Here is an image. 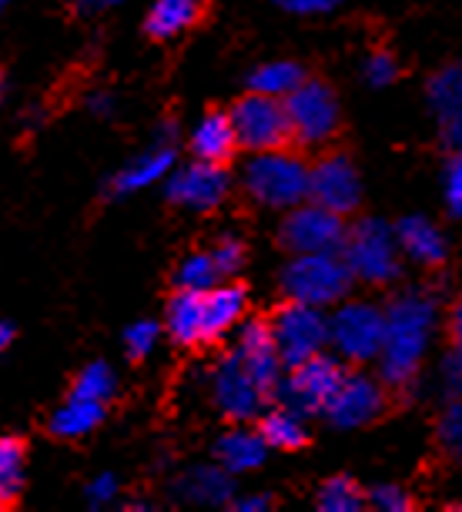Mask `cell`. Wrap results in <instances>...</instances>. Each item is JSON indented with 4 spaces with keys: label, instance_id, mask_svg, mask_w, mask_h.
Segmentation results:
<instances>
[{
    "label": "cell",
    "instance_id": "4dcf8cb0",
    "mask_svg": "<svg viewBox=\"0 0 462 512\" xmlns=\"http://www.w3.org/2000/svg\"><path fill=\"white\" fill-rule=\"evenodd\" d=\"M188 492L195 499L221 502V499H228V482H225V476H218V472H195L188 482Z\"/></svg>",
    "mask_w": 462,
    "mask_h": 512
},
{
    "label": "cell",
    "instance_id": "f546056e",
    "mask_svg": "<svg viewBox=\"0 0 462 512\" xmlns=\"http://www.w3.org/2000/svg\"><path fill=\"white\" fill-rule=\"evenodd\" d=\"M27 442L24 439H0V482H21V462H24Z\"/></svg>",
    "mask_w": 462,
    "mask_h": 512
},
{
    "label": "cell",
    "instance_id": "83f0119b",
    "mask_svg": "<svg viewBox=\"0 0 462 512\" xmlns=\"http://www.w3.org/2000/svg\"><path fill=\"white\" fill-rule=\"evenodd\" d=\"M218 268L211 262V255H195L178 268V288H191V292H205L215 285Z\"/></svg>",
    "mask_w": 462,
    "mask_h": 512
},
{
    "label": "cell",
    "instance_id": "7c38bea8",
    "mask_svg": "<svg viewBox=\"0 0 462 512\" xmlns=\"http://www.w3.org/2000/svg\"><path fill=\"white\" fill-rule=\"evenodd\" d=\"M382 409H385L382 385H375L372 379H365V375H342L339 389L325 402V412H329V419L339 425V429H355V425L379 419Z\"/></svg>",
    "mask_w": 462,
    "mask_h": 512
},
{
    "label": "cell",
    "instance_id": "7402d4cb",
    "mask_svg": "<svg viewBox=\"0 0 462 512\" xmlns=\"http://www.w3.org/2000/svg\"><path fill=\"white\" fill-rule=\"evenodd\" d=\"M262 459H265V442L262 436H252V432H231V436L218 442V462L231 472L255 469Z\"/></svg>",
    "mask_w": 462,
    "mask_h": 512
},
{
    "label": "cell",
    "instance_id": "74e56055",
    "mask_svg": "<svg viewBox=\"0 0 462 512\" xmlns=\"http://www.w3.org/2000/svg\"><path fill=\"white\" fill-rule=\"evenodd\" d=\"M456 425H459V405L446 415V425H442V429H446V439L452 442V449L459 446V429H456Z\"/></svg>",
    "mask_w": 462,
    "mask_h": 512
},
{
    "label": "cell",
    "instance_id": "1f68e13d",
    "mask_svg": "<svg viewBox=\"0 0 462 512\" xmlns=\"http://www.w3.org/2000/svg\"><path fill=\"white\" fill-rule=\"evenodd\" d=\"M211 262H215L218 268V275H231V272H238L245 262V248H242V241L238 238H225L221 245L215 248V255H211Z\"/></svg>",
    "mask_w": 462,
    "mask_h": 512
},
{
    "label": "cell",
    "instance_id": "6da1fadb",
    "mask_svg": "<svg viewBox=\"0 0 462 512\" xmlns=\"http://www.w3.org/2000/svg\"><path fill=\"white\" fill-rule=\"evenodd\" d=\"M382 318V375L389 385L406 389L416 379V369L422 362V349H426V335L432 325V305L422 295H406Z\"/></svg>",
    "mask_w": 462,
    "mask_h": 512
},
{
    "label": "cell",
    "instance_id": "60d3db41",
    "mask_svg": "<svg viewBox=\"0 0 462 512\" xmlns=\"http://www.w3.org/2000/svg\"><path fill=\"white\" fill-rule=\"evenodd\" d=\"M101 496H111V479H101V486L94 489V499H101Z\"/></svg>",
    "mask_w": 462,
    "mask_h": 512
},
{
    "label": "cell",
    "instance_id": "484cf974",
    "mask_svg": "<svg viewBox=\"0 0 462 512\" xmlns=\"http://www.w3.org/2000/svg\"><path fill=\"white\" fill-rule=\"evenodd\" d=\"M114 392V379H111V369L108 365H91L77 375V382L71 385V399H81V402H104L108 395Z\"/></svg>",
    "mask_w": 462,
    "mask_h": 512
},
{
    "label": "cell",
    "instance_id": "ac0fdd59",
    "mask_svg": "<svg viewBox=\"0 0 462 512\" xmlns=\"http://www.w3.org/2000/svg\"><path fill=\"white\" fill-rule=\"evenodd\" d=\"M235 148H238L235 128H231L228 114H221V111H211L208 118L201 121V128L195 131V138H191V151H195L201 161L221 164V168L231 161Z\"/></svg>",
    "mask_w": 462,
    "mask_h": 512
},
{
    "label": "cell",
    "instance_id": "e575fe53",
    "mask_svg": "<svg viewBox=\"0 0 462 512\" xmlns=\"http://www.w3.org/2000/svg\"><path fill=\"white\" fill-rule=\"evenodd\" d=\"M396 74H399V64L392 54H372V61L365 64V77H369L372 84H389Z\"/></svg>",
    "mask_w": 462,
    "mask_h": 512
},
{
    "label": "cell",
    "instance_id": "44dd1931",
    "mask_svg": "<svg viewBox=\"0 0 462 512\" xmlns=\"http://www.w3.org/2000/svg\"><path fill=\"white\" fill-rule=\"evenodd\" d=\"M101 402H81V399H71V405H64L61 412L54 415L47 432L57 439H77V436H88L94 425L101 422Z\"/></svg>",
    "mask_w": 462,
    "mask_h": 512
},
{
    "label": "cell",
    "instance_id": "4316f807",
    "mask_svg": "<svg viewBox=\"0 0 462 512\" xmlns=\"http://www.w3.org/2000/svg\"><path fill=\"white\" fill-rule=\"evenodd\" d=\"M168 164H171V151H154L148 154L144 161L138 164H131L124 175H118V181H114V188L118 191H131V188H141V185H148V181H154L158 175H165L168 171Z\"/></svg>",
    "mask_w": 462,
    "mask_h": 512
},
{
    "label": "cell",
    "instance_id": "603a6c76",
    "mask_svg": "<svg viewBox=\"0 0 462 512\" xmlns=\"http://www.w3.org/2000/svg\"><path fill=\"white\" fill-rule=\"evenodd\" d=\"M258 436H262L265 446L282 449V452H292V449L308 446L305 429L292 419V415H285V412H272V415H265L262 425H258Z\"/></svg>",
    "mask_w": 462,
    "mask_h": 512
},
{
    "label": "cell",
    "instance_id": "ba28073f",
    "mask_svg": "<svg viewBox=\"0 0 462 512\" xmlns=\"http://www.w3.org/2000/svg\"><path fill=\"white\" fill-rule=\"evenodd\" d=\"M308 195L315 198L319 208H329L335 215H349L359 208L362 201V185L355 175V164L349 154L332 151L308 171Z\"/></svg>",
    "mask_w": 462,
    "mask_h": 512
},
{
    "label": "cell",
    "instance_id": "cb8c5ba5",
    "mask_svg": "<svg viewBox=\"0 0 462 512\" xmlns=\"http://www.w3.org/2000/svg\"><path fill=\"white\" fill-rule=\"evenodd\" d=\"M365 502L369 499H365V492L359 489V482L345 479V476L329 479L319 492L322 512H359V509H365Z\"/></svg>",
    "mask_w": 462,
    "mask_h": 512
},
{
    "label": "cell",
    "instance_id": "30bf717a",
    "mask_svg": "<svg viewBox=\"0 0 462 512\" xmlns=\"http://www.w3.org/2000/svg\"><path fill=\"white\" fill-rule=\"evenodd\" d=\"M342 375L345 372L339 369V362L315 352V355H308L305 362L292 365V379H288L282 392L298 412H319L325 409V402L332 399V392L339 389Z\"/></svg>",
    "mask_w": 462,
    "mask_h": 512
},
{
    "label": "cell",
    "instance_id": "9c48e42d",
    "mask_svg": "<svg viewBox=\"0 0 462 512\" xmlns=\"http://www.w3.org/2000/svg\"><path fill=\"white\" fill-rule=\"evenodd\" d=\"M282 248L295 251V255H312V251H339L345 245V228L335 211L329 208H298L285 218L282 231H278Z\"/></svg>",
    "mask_w": 462,
    "mask_h": 512
},
{
    "label": "cell",
    "instance_id": "f1b7e54d",
    "mask_svg": "<svg viewBox=\"0 0 462 512\" xmlns=\"http://www.w3.org/2000/svg\"><path fill=\"white\" fill-rule=\"evenodd\" d=\"M432 104H436L446 118L456 121V114H459V67H449V71H442L436 81H432Z\"/></svg>",
    "mask_w": 462,
    "mask_h": 512
},
{
    "label": "cell",
    "instance_id": "836d02e7",
    "mask_svg": "<svg viewBox=\"0 0 462 512\" xmlns=\"http://www.w3.org/2000/svg\"><path fill=\"white\" fill-rule=\"evenodd\" d=\"M154 338H158V325H154V322L134 325L131 332H128V355H131V359H144Z\"/></svg>",
    "mask_w": 462,
    "mask_h": 512
},
{
    "label": "cell",
    "instance_id": "52a82bcc",
    "mask_svg": "<svg viewBox=\"0 0 462 512\" xmlns=\"http://www.w3.org/2000/svg\"><path fill=\"white\" fill-rule=\"evenodd\" d=\"M342 248L349 251V268L355 275H362L365 282L385 285L399 275L396 241H392L389 225H382V221H362V225H355Z\"/></svg>",
    "mask_w": 462,
    "mask_h": 512
},
{
    "label": "cell",
    "instance_id": "8992f818",
    "mask_svg": "<svg viewBox=\"0 0 462 512\" xmlns=\"http://www.w3.org/2000/svg\"><path fill=\"white\" fill-rule=\"evenodd\" d=\"M292 98L285 101L288 121L295 128L298 144H319L329 141L339 131V101L329 84L322 81H302L295 91H288Z\"/></svg>",
    "mask_w": 462,
    "mask_h": 512
},
{
    "label": "cell",
    "instance_id": "ffe728a7",
    "mask_svg": "<svg viewBox=\"0 0 462 512\" xmlns=\"http://www.w3.org/2000/svg\"><path fill=\"white\" fill-rule=\"evenodd\" d=\"M399 241L406 245V251L412 258H419L422 265H439L446 258V241L429 221L422 218H406L399 225Z\"/></svg>",
    "mask_w": 462,
    "mask_h": 512
},
{
    "label": "cell",
    "instance_id": "d590c367",
    "mask_svg": "<svg viewBox=\"0 0 462 512\" xmlns=\"http://www.w3.org/2000/svg\"><path fill=\"white\" fill-rule=\"evenodd\" d=\"M339 0H282V7H292V11H329Z\"/></svg>",
    "mask_w": 462,
    "mask_h": 512
},
{
    "label": "cell",
    "instance_id": "ab89813d",
    "mask_svg": "<svg viewBox=\"0 0 462 512\" xmlns=\"http://www.w3.org/2000/svg\"><path fill=\"white\" fill-rule=\"evenodd\" d=\"M14 338V328L11 325H0V349H7V342Z\"/></svg>",
    "mask_w": 462,
    "mask_h": 512
},
{
    "label": "cell",
    "instance_id": "5b68a950",
    "mask_svg": "<svg viewBox=\"0 0 462 512\" xmlns=\"http://www.w3.org/2000/svg\"><path fill=\"white\" fill-rule=\"evenodd\" d=\"M268 325H272L278 362H285V365L305 362L308 355L319 352L325 345V338H329L325 318L315 312L312 305L295 302V298H288L285 305H278L272 318H268Z\"/></svg>",
    "mask_w": 462,
    "mask_h": 512
},
{
    "label": "cell",
    "instance_id": "277c9868",
    "mask_svg": "<svg viewBox=\"0 0 462 512\" xmlns=\"http://www.w3.org/2000/svg\"><path fill=\"white\" fill-rule=\"evenodd\" d=\"M245 185L262 205L292 208L308 195V168L292 151H262L248 164Z\"/></svg>",
    "mask_w": 462,
    "mask_h": 512
},
{
    "label": "cell",
    "instance_id": "e0dca14e",
    "mask_svg": "<svg viewBox=\"0 0 462 512\" xmlns=\"http://www.w3.org/2000/svg\"><path fill=\"white\" fill-rule=\"evenodd\" d=\"M201 14H205V0H158L144 21V34L151 41H168V37L195 27Z\"/></svg>",
    "mask_w": 462,
    "mask_h": 512
},
{
    "label": "cell",
    "instance_id": "f35d334b",
    "mask_svg": "<svg viewBox=\"0 0 462 512\" xmlns=\"http://www.w3.org/2000/svg\"><path fill=\"white\" fill-rule=\"evenodd\" d=\"M268 506H272V499H262V496L238 502V509H245V512H258V509H268Z\"/></svg>",
    "mask_w": 462,
    "mask_h": 512
},
{
    "label": "cell",
    "instance_id": "b9f144b4",
    "mask_svg": "<svg viewBox=\"0 0 462 512\" xmlns=\"http://www.w3.org/2000/svg\"><path fill=\"white\" fill-rule=\"evenodd\" d=\"M0 94H4V74H0Z\"/></svg>",
    "mask_w": 462,
    "mask_h": 512
},
{
    "label": "cell",
    "instance_id": "5bb4252c",
    "mask_svg": "<svg viewBox=\"0 0 462 512\" xmlns=\"http://www.w3.org/2000/svg\"><path fill=\"white\" fill-rule=\"evenodd\" d=\"M215 395H218V405L228 419L242 422V419H252L262 405V395H258V385L255 379L248 375L245 362L238 355L221 362L218 369V379H215Z\"/></svg>",
    "mask_w": 462,
    "mask_h": 512
},
{
    "label": "cell",
    "instance_id": "4fadbf2b",
    "mask_svg": "<svg viewBox=\"0 0 462 512\" xmlns=\"http://www.w3.org/2000/svg\"><path fill=\"white\" fill-rule=\"evenodd\" d=\"M242 362L258 385L262 402H275L278 395V352L268 318H252L242 332Z\"/></svg>",
    "mask_w": 462,
    "mask_h": 512
},
{
    "label": "cell",
    "instance_id": "9a60e30c",
    "mask_svg": "<svg viewBox=\"0 0 462 512\" xmlns=\"http://www.w3.org/2000/svg\"><path fill=\"white\" fill-rule=\"evenodd\" d=\"M228 195V175L221 164H191L188 171L171 181L168 198L175 205H191V208H215L221 198Z\"/></svg>",
    "mask_w": 462,
    "mask_h": 512
},
{
    "label": "cell",
    "instance_id": "d4e9b609",
    "mask_svg": "<svg viewBox=\"0 0 462 512\" xmlns=\"http://www.w3.org/2000/svg\"><path fill=\"white\" fill-rule=\"evenodd\" d=\"M302 81H305V74L298 64H268L262 71H255L248 84H252V91H258V94H275L278 98V94L295 91Z\"/></svg>",
    "mask_w": 462,
    "mask_h": 512
},
{
    "label": "cell",
    "instance_id": "d6986e66",
    "mask_svg": "<svg viewBox=\"0 0 462 512\" xmlns=\"http://www.w3.org/2000/svg\"><path fill=\"white\" fill-rule=\"evenodd\" d=\"M168 332L178 345H198L201 338V292L178 288V295L168 305Z\"/></svg>",
    "mask_w": 462,
    "mask_h": 512
},
{
    "label": "cell",
    "instance_id": "3957f363",
    "mask_svg": "<svg viewBox=\"0 0 462 512\" xmlns=\"http://www.w3.org/2000/svg\"><path fill=\"white\" fill-rule=\"evenodd\" d=\"M285 295L305 305H325L349 292L352 268L349 262L335 258V251H312V255L295 258L282 275Z\"/></svg>",
    "mask_w": 462,
    "mask_h": 512
},
{
    "label": "cell",
    "instance_id": "7a4b0ae2",
    "mask_svg": "<svg viewBox=\"0 0 462 512\" xmlns=\"http://www.w3.org/2000/svg\"><path fill=\"white\" fill-rule=\"evenodd\" d=\"M231 128H235L238 148H248L255 154L262 151H292L295 148V128L288 121L285 101H278L275 94H258L252 91L231 108Z\"/></svg>",
    "mask_w": 462,
    "mask_h": 512
},
{
    "label": "cell",
    "instance_id": "2e32d148",
    "mask_svg": "<svg viewBox=\"0 0 462 512\" xmlns=\"http://www.w3.org/2000/svg\"><path fill=\"white\" fill-rule=\"evenodd\" d=\"M245 285H228V288H205L201 292V338L198 342H218L231 325L238 322V315L245 312Z\"/></svg>",
    "mask_w": 462,
    "mask_h": 512
},
{
    "label": "cell",
    "instance_id": "8d00e7d4",
    "mask_svg": "<svg viewBox=\"0 0 462 512\" xmlns=\"http://www.w3.org/2000/svg\"><path fill=\"white\" fill-rule=\"evenodd\" d=\"M449 208L459 211V158H452L449 168Z\"/></svg>",
    "mask_w": 462,
    "mask_h": 512
},
{
    "label": "cell",
    "instance_id": "8fae6325",
    "mask_svg": "<svg viewBox=\"0 0 462 512\" xmlns=\"http://www.w3.org/2000/svg\"><path fill=\"white\" fill-rule=\"evenodd\" d=\"M382 328L385 318L382 312H375L372 305H345L332 322V338L342 349L345 359L352 362H365L372 355H379L382 345Z\"/></svg>",
    "mask_w": 462,
    "mask_h": 512
},
{
    "label": "cell",
    "instance_id": "7bdbcfd3",
    "mask_svg": "<svg viewBox=\"0 0 462 512\" xmlns=\"http://www.w3.org/2000/svg\"><path fill=\"white\" fill-rule=\"evenodd\" d=\"M0 7H4V0H0Z\"/></svg>",
    "mask_w": 462,
    "mask_h": 512
},
{
    "label": "cell",
    "instance_id": "d6a6232c",
    "mask_svg": "<svg viewBox=\"0 0 462 512\" xmlns=\"http://www.w3.org/2000/svg\"><path fill=\"white\" fill-rule=\"evenodd\" d=\"M365 499H369L372 506L385 509V512H409V509H416V502H412L399 486H382V489H375L372 496H365Z\"/></svg>",
    "mask_w": 462,
    "mask_h": 512
}]
</instances>
